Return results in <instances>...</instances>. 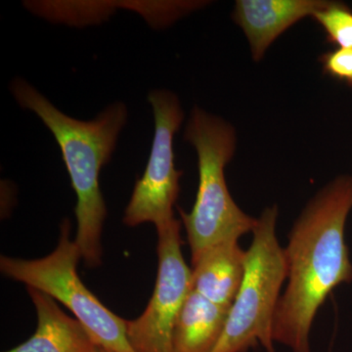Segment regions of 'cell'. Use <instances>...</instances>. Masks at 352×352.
<instances>
[{
	"label": "cell",
	"instance_id": "obj_7",
	"mask_svg": "<svg viewBox=\"0 0 352 352\" xmlns=\"http://www.w3.org/2000/svg\"><path fill=\"white\" fill-rule=\"evenodd\" d=\"M157 274L154 293L138 318L127 321L134 352H173L176 321L192 291L191 270L182 252V222L157 228Z\"/></svg>",
	"mask_w": 352,
	"mask_h": 352
},
{
	"label": "cell",
	"instance_id": "obj_8",
	"mask_svg": "<svg viewBox=\"0 0 352 352\" xmlns=\"http://www.w3.org/2000/svg\"><path fill=\"white\" fill-rule=\"evenodd\" d=\"M328 0H238L232 19L244 32L254 61L259 62L275 39Z\"/></svg>",
	"mask_w": 352,
	"mask_h": 352
},
{
	"label": "cell",
	"instance_id": "obj_11",
	"mask_svg": "<svg viewBox=\"0 0 352 352\" xmlns=\"http://www.w3.org/2000/svg\"><path fill=\"white\" fill-rule=\"evenodd\" d=\"M228 311L192 289L176 321L173 352H212L223 332Z\"/></svg>",
	"mask_w": 352,
	"mask_h": 352
},
{
	"label": "cell",
	"instance_id": "obj_3",
	"mask_svg": "<svg viewBox=\"0 0 352 352\" xmlns=\"http://www.w3.org/2000/svg\"><path fill=\"white\" fill-rule=\"evenodd\" d=\"M184 140L195 148L198 156L195 204L190 212L178 208L192 263L210 248L226 241H239L245 234L252 233L258 219L238 207L227 186L226 168L237 145L232 124L195 106L185 127Z\"/></svg>",
	"mask_w": 352,
	"mask_h": 352
},
{
	"label": "cell",
	"instance_id": "obj_12",
	"mask_svg": "<svg viewBox=\"0 0 352 352\" xmlns=\"http://www.w3.org/2000/svg\"><path fill=\"white\" fill-rule=\"evenodd\" d=\"M312 17L323 28L328 43L352 48V10L342 2L328 1Z\"/></svg>",
	"mask_w": 352,
	"mask_h": 352
},
{
	"label": "cell",
	"instance_id": "obj_2",
	"mask_svg": "<svg viewBox=\"0 0 352 352\" xmlns=\"http://www.w3.org/2000/svg\"><path fill=\"white\" fill-rule=\"evenodd\" d=\"M11 94L20 107L36 113L54 136L76 195V243L90 267L101 263V235L107 208L99 176L110 162L129 111L122 102L111 104L94 120H80L59 110L31 83L15 78Z\"/></svg>",
	"mask_w": 352,
	"mask_h": 352
},
{
	"label": "cell",
	"instance_id": "obj_14",
	"mask_svg": "<svg viewBox=\"0 0 352 352\" xmlns=\"http://www.w3.org/2000/svg\"><path fill=\"white\" fill-rule=\"evenodd\" d=\"M94 352H113L110 351V349H105V347H102L100 346H95Z\"/></svg>",
	"mask_w": 352,
	"mask_h": 352
},
{
	"label": "cell",
	"instance_id": "obj_4",
	"mask_svg": "<svg viewBox=\"0 0 352 352\" xmlns=\"http://www.w3.org/2000/svg\"><path fill=\"white\" fill-rule=\"evenodd\" d=\"M278 207L266 208L252 231L244 279L212 352H247L261 344L275 352L273 322L287 280L284 249L276 236Z\"/></svg>",
	"mask_w": 352,
	"mask_h": 352
},
{
	"label": "cell",
	"instance_id": "obj_1",
	"mask_svg": "<svg viewBox=\"0 0 352 352\" xmlns=\"http://www.w3.org/2000/svg\"><path fill=\"white\" fill-rule=\"evenodd\" d=\"M352 210V175H340L303 208L284 248L286 291L281 295L273 340L293 352H311L309 336L317 312L340 285L352 281L344 237Z\"/></svg>",
	"mask_w": 352,
	"mask_h": 352
},
{
	"label": "cell",
	"instance_id": "obj_13",
	"mask_svg": "<svg viewBox=\"0 0 352 352\" xmlns=\"http://www.w3.org/2000/svg\"><path fill=\"white\" fill-rule=\"evenodd\" d=\"M323 73L352 87V48H336L319 57Z\"/></svg>",
	"mask_w": 352,
	"mask_h": 352
},
{
	"label": "cell",
	"instance_id": "obj_9",
	"mask_svg": "<svg viewBox=\"0 0 352 352\" xmlns=\"http://www.w3.org/2000/svg\"><path fill=\"white\" fill-rule=\"evenodd\" d=\"M247 251L238 240L210 248L192 263V289L210 302L230 309L244 279Z\"/></svg>",
	"mask_w": 352,
	"mask_h": 352
},
{
	"label": "cell",
	"instance_id": "obj_10",
	"mask_svg": "<svg viewBox=\"0 0 352 352\" xmlns=\"http://www.w3.org/2000/svg\"><path fill=\"white\" fill-rule=\"evenodd\" d=\"M36 307V332L19 346L3 352H94L96 344L78 319L72 318L47 294L27 287Z\"/></svg>",
	"mask_w": 352,
	"mask_h": 352
},
{
	"label": "cell",
	"instance_id": "obj_6",
	"mask_svg": "<svg viewBox=\"0 0 352 352\" xmlns=\"http://www.w3.org/2000/svg\"><path fill=\"white\" fill-rule=\"evenodd\" d=\"M148 101L154 115L155 135L144 173L136 180L122 221L129 227L149 222L157 229L176 219L173 208L183 171L175 168L173 138L184 112L177 95L170 90H151Z\"/></svg>",
	"mask_w": 352,
	"mask_h": 352
},
{
	"label": "cell",
	"instance_id": "obj_5",
	"mask_svg": "<svg viewBox=\"0 0 352 352\" xmlns=\"http://www.w3.org/2000/svg\"><path fill=\"white\" fill-rule=\"evenodd\" d=\"M69 234L71 222L65 219L56 249L45 258L22 259L2 256V274L63 303L87 329L96 346L113 352H134L127 339V321L106 307L78 277L76 266L82 254Z\"/></svg>",
	"mask_w": 352,
	"mask_h": 352
}]
</instances>
